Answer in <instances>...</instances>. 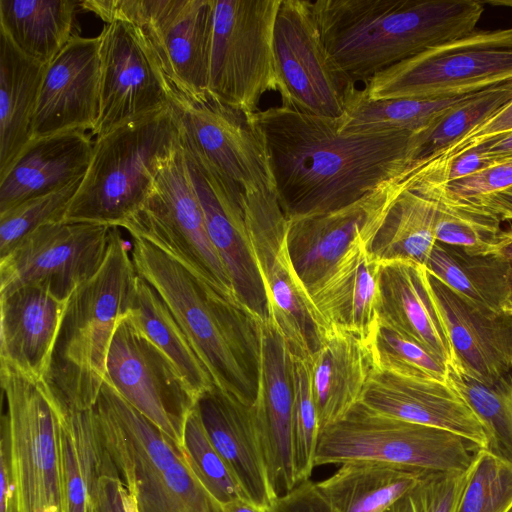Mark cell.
<instances>
[{
	"label": "cell",
	"mask_w": 512,
	"mask_h": 512,
	"mask_svg": "<svg viewBox=\"0 0 512 512\" xmlns=\"http://www.w3.org/2000/svg\"><path fill=\"white\" fill-rule=\"evenodd\" d=\"M469 469L461 472L428 473L387 512H455Z\"/></svg>",
	"instance_id": "47"
},
{
	"label": "cell",
	"mask_w": 512,
	"mask_h": 512,
	"mask_svg": "<svg viewBox=\"0 0 512 512\" xmlns=\"http://www.w3.org/2000/svg\"><path fill=\"white\" fill-rule=\"evenodd\" d=\"M6 411L1 423L10 440L20 512H63L60 427L65 411L44 380L1 365Z\"/></svg>",
	"instance_id": "8"
},
{
	"label": "cell",
	"mask_w": 512,
	"mask_h": 512,
	"mask_svg": "<svg viewBox=\"0 0 512 512\" xmlns=\"http://www.w3.org/2000/svg\"><path fill=\"white\" fill-rule=\"evenodd\" d=\"M369 347L376 370L444 382L449 379L446 361L380 322Z\"/></svg>",
	"instance_id": "43"
},
{
	"label": "cell",
	"mask_w": 512,
	"mask_h": 512,
	"mask_svg": "<svg viewBox=\"0 0 512 512\" xmlns=\"http://www.w3.org/2000/svg\"><path fill=\"white\" fill-rule=\"evenodd\" d=\"M427 474L383 462L353 461L315 485L337 512H387Z\"/></svg>",
	"instance_id": "33"
},
{
	"label": "cell",
	"mask_w": 512,
	"mask_h": 512,
	"mask_svg": "<svg viewBox=\"0 0 512 512\" xmlns=\"http://www.w3.org/2000/svg\"><path fill=\"white\" fill-rule=\"evenodd\" d=\"M512 131V100L491 117L472 129L461 140L420 168H441L458 155L480 145L487 139Z\"/></svg>",
	"instance_id": "48"
},
{
	"label": "cell",
	"mask_w": 512,
	"mask_h": 512,
	"mask_svg": "<svg viewBox=\"0 0 512 512\" xmlns=\"http://www.w3.org/2000/svg\"><path fill=\"white\" fill-rule=\"evenodd\" d=\"M122 228L159 247L238 302L208 235L182 145L162 163L143 205Z\"/></svg>",
	"instance_id": "13"
},
{
	"label": "cell",
	"mask_w": 512,
	"mask_h": 512,
	"mask_svg": "<svg viewBox=\"0 0 512 512\" xmlns=\"http://www.w3.org/2000/svg\"><path fill=\"white\" fill-rule=\"evenodd\" d=\"M245 222L266 293L269 320L296 358L310 359L329 329L298 278L287 245L288 219L273 189L243 196Z\"/></svg>",
	"instance_id": "12"
},
{
	"label": "cell",
	"mask_w": 512,
	"mask_h": 512,
	"mask_svg": "<svg viewBox=\"0 0 512 512\" xmlns=\"http://www.w3.org/2000/svg\"><path fill=\"white\" fill-rule=\"evenodd\" d=\"M408 189L404 173L340 209L288 219L287 245L295 272L312 291L357 242L372 240L388 210Z\"/></svg>",
	"instance_id": "19"
},
{
	"label": "cell",
	"mask_w": 512,
	"mask_h": 512,
	"mask_svg": "<svg viewBox=\"0 0 512 512\" xmlns=\"http://www.w3.org/2000/svg\"><path fill=\"white\" fill-rule=\"evenodd\" d=\"M435 213L432 199L404 190L368 243V252L381 263L409 261L425 266L437 243Z\"/></svg>",
	"instance_id": "38"
},
{
	"label": "cell",
	"mask_w": 512,
	"mask_h": 512,
	"mask_svg": "<svg viewBox=\"0 0 512 512\" xmlns=\"http://www.w3.org/2000/svg\"><path fill=\"white\" fill-rule=\"evenodd\" d=\"M63 512H90L100 476L118 470L105 448L94 407L65 412L60 427Z\"/></svg>",
	"instance_id": "31"
},
{
	"label": "cell",
	"mask_w": 512,
	"mask_h": 512,
	"mask_svg": "<svg viewBox=\"0 0 512 512\" xmlns=\"http://www.w3.org/2000/svg\"><path fill=\"white\" fill-rule=\"evenodd\" d=\"M508 512H512V508Z\"/></svg>",
	"instance_id": "58"
},
{
	"label": "cell",
	"mask_w": 512,
	"mask_h": 512,
	"mask_svg": "<svg viewBox=\"0 0 512 512\" xmlns=\"http://www.w3.org/2000/svg\"><path fill=\"white\" fill-rule=\"evenodd\" d=\"M492 253H497L507 263L509 281V314L512 315V225L502 229Z\"/></svg>",
	"instance_id": "55"
},
{
	"label": "cell",
	"mask_w": 512,
	"mask_h": 512,
	"mask_svg": "<svg viewBox=\"0 0 512 512\" xmlns=\"http://www.w3.org/2000/svg\"><path fill=\"white\" fill-rule=\"evenodd\" d=\"M80 7L106 24L140 27L168 79L190 90L208 89L214 0H83Z\"/></svg>",
	"instance_id": "14"
},
{
	"label": "cell",
	"mask_w": 512,
	"mask_h": 512,
	"mask_svg": "<svg viewBox=\"0 0 512 512\" xmlns=\"http://www.w3.org/2000/svg\"><path fill=\"white\" fill-rule=\"evenodd\" d=\"M294 356L275 325L260 322L258 390L252 406L269 482L276 498L297 486L292 420Z\"/></svg>",
	"instance_id": "21"
},
{
	"label": "cell",
	"mask_w": 512,
	"mask_h": 512,
	"mask_svg": "<svg viewBox=\"0 0 512 512\" xmlns=\"http://www.w3.org/2000/svg\"><path fill=\"white\" fill-rule=\"evenodd\" d=\"M427 271L472 305L491 314H509L508 266L497 253L469 255L436 243Z\"/></svg>",
	"instance_id": "35"
},
{
	"label": "cell",
	"mask_w": 512,
	"mask_h": 512,
	"mask_svg": "<svg viewBox=\"0 0 512 512\" xmlns=\"http://www.w3.org/2000/svg\"><path fill=\"white\" fill-rule=\"evenodd\" d=\"M67 301L38 286L0 295V364L33 380H44Z\"/></svg>",
	"instance_id": "25"
},
{
	"label": "cell",
	"mask_w": 512,
	"mask_h": 512,
	"mask_svg": "<svg viewBox=\"0 0 512 512\" xmlns=\"http://www.w3.org/2000/svg\"><path fill=\"white\" fill-rule=\"evenodd\" d=\"M167 94L184 150L243 196L258 189L275 190L265 147L244 113L208 90H190L168 78Z\"/></svg>",
	"instance_id": "11"
},
{
	"label": "cell",
	"mask_w": 512,
	"mask_h": 512,
	"mask_svg": "<svg viewBox=\"0 0 512 512\" xmlns=\"http://www.w3.org/2000/svg\"><path fill=\"white\" fill-rule=\"evenodd\" d=\"M102 440L139 512H225L182 446L104 381L94 406Z\"/></svg>",
	"instance_id": "5"
},
{
	"label": "cell",
	"mask_w": 512,
	"mask_h": 512,
	"mask_svg": "<svg viewBox=\"0 0 512 512\" xmlns=\"http://www.w3.org/2000/svg\"><path fill=\"white\" fill-rule=\"evenodd\" d=\"M379 322L454 366V355L433 306L424 265L381 263Z\"/></svg>",
	"instance_id": "29"
},
{
	"label": "cell",
	"mask_w": 512,
	"mask_h": 512,
	"mask_svg": "<svg viewBox=\"0 0 512 512\" xmlns=\"http://www.w3.org/2000/svg\"><path fill=\"white\" fill-rule=\"evenodd\" d=\"M511 100L512 80L481 90L445 111L413 135L412 157L406 171H414L436 158Z\"/></svg>",
	"instance_id": "40"
},
{
	"label": "cell",
	"mask_w": 512,
	"mask_h": 512,
	"mask_svg": "<svg viewBox=\"0 0 512 512\" xmlns=\"http://www.w3.org/2000/svg\"><path fill=\"white\" fill-rule=\"evenodd\" d=\"M183 152L208 235L230 277L236 299L258 321L265 322L269 320L268 302L247 231L243 195L206 163Z\"/></svg>",
	"instance_id": "20"
},
{
	"label": "cell",
	"mask_w": 512,
	"mask_h": 512,
	"mask_svg": "<svg viewBox=\"0 0 512 512\" xmlns=\"http://www.w3.org/2000/svg\"><path fill=\"white\" fill-rule=\"evenodd\" d=\"M99 37V117L91 133L96 137L168 106L166 74L142 29L114 21Z\"/></svg>",
	"instance_id": "18"
},
{
	"label": "cell",
	"mask_w": 512,
	"mask_h": 512,
	"mask_svg": "<svg viewBox=\"0 0 512 512\" xmlns=\"http://www.w3.org/2000/svg\"><path fill=\"white\" fill-rule=\"evenodd\" d=\"M320 433L308 359L294 357L292 420L293 462L297 485L309 480L315 466Z\"/></svg>",
	"instance_id": "45"
},
{
	"label": "cell",
	"mask_w": 512,
	"mask_h": 512,
	"mask_svg": "<svg viewBox=\"0 0 512 512\" xmlns=\"http://www.w3.org/2000/svg\"><path fill=\"white\" fill-rule=\"evenodd\" d=\"M75 0H0V31L28 58L48 65L75 36Z\"/></svg>",
	"instance_id": "34"
},
{
	"label": "cell",
	"mask_w": 512,
	"mask_h": 512,
	"mask_svg": "<svg viewBox=\"0 0 512 512\" xmlns=\"http://www.w3.org/2000/svg\"><path fill=\"white\" fill-rule=\"evenodd\" d=\"M137 275L164 300L217 388L247 406L258 390L260 321L149 241L131 236Z\"/></svg>",
	"instance_id": "3"
},
{
	"label": "cell",
	"mask_w": 512,
	"mask_h": 512,
	"mask_svg": "<svg viewBox=\"0 0 512 512\" xmlns=\"http://www.w3.org/2000/svg\"><path fill=\"white\" fill-rule=\"evenodd\" d=\"M453 432L375 413L361 403L319 433L315 466L375 461L428 473L470 468L477 450Z\"/></svg>",
	"instance_id": "7"
},
{
	"label": "cell",
	"mask_w": 512,
	"mask_h": 512,
	"mask_svg": "<svg viewBox=\"0 0 512 512\" xmlns=\"http://www.w3.org/2000/svg\"><path fill=\"white\" fill-rule=\"evenodd\" d=\"M491 4H501V5H509V6H512V1H508V2H504V1H501V2H495V1H492L490 2Z\"/></svg>",
	"instance_id": "57"
},
{
	"label": "cell",
	"mask_w": 512,
	"mask_h": 512,
	"mask_svg": "<svg viewBox=\"0 0 512 512\" xmlns=\"http://www.w3.org/2000/svg\"><path fill=\"white\" fill-rule=\"evenodd\" d=\"M281 0H214L208 91L248 118L281 92L273 31Z\"/></svg>",
	"instance_id": "10"
},
{
	"label": "cell",
	"mask_w": 512,
	"mask_h": 512,
	"mask_svg": "<svg viewBox=\"0 0 512 512\" xmlns=\"http://www.w3.org/2000/svg\"><path fill=\"white\" fill-rule=\"evenodd\" d=\"M511 508L512 460L478 449L455 512H508Z\"/></svg>",
	"instance_id": "42"
},
{
	"label": "cell",
	"mask_w": 512,
	"mask_h": 512,
	"mask_svg": "<svg viewBox=\"0 0 512 512\" xmlns=\"http://www.w3.org/2000/svg\"><path fill=\"white\" fill-rule=\"evenodd\" d=\"M308 361L321 431L361 401L376 367L370 347L337 328L327 330Z\"/></svg>",
	"instance_id": "30"
},
{
	"label": "cell",
	"mask_w": 512,
	"mask_h": 512,
	"mask_svg": "<svg viewBox=\"0 0 512 512\" xmlns=\"http://www.w3.org/2000/svg\"><path fill=\"white\" fill-rule=\"evenodd\" d=\"M479 92V91H477ZM477 92L446 98H391L371 100L354 83L344 89V115L338 129L346 134L394 131L418 133L448 109Z\"/></svg>",
	"instance_id": "37"
},
{
	"label": "cell",
	"mask_w": 512,
	"mask_h": 512,
	"mask_svg": "<svg viewBox=\"0 0 512 512\" xmlns=\"http://www.w3.org/2000/svg\"><path fill=\"white\" fill-rule=\"evenodd\" d=\"M449 380L482 421L487 449L512 460V372L487 386L450 368Z\"/></svg>",
	"instance_id": "41"
},
{
	"label": "cell",
	"mask_w": 512,
	"mask_h": 512,
	"mask_svg": "<svg viewBox=\"0 0 512 512\" xmlns=\"http://www.w3.org/2000/svg\"><path fill=\"white\" fill-rule=\"evenodd\" d=\"M131 242L112 227L100 269L67 301L44 382L65 412L95 406L119 320L126 314L136 277Z\"/></svg>",
	"instance_id": "4"
},
{
	"label": "cell",
	"mask_w": 512,
	"mask_h": 512,
	"mask_svg": "<svg viewBox=\"0 0 512 512\" xmlns=\"http://www.w3.org/2000/svg\"><path fill=\"white\" fill-rule=\"evenodd\" d=\"M90 512H139L119 473L100 476Z\"/></svg>",
	"instance_id": "50"
},
{
	"label": "cell",
	"mask_w": 512,
	"mask_h": 512,
	"mask_svg": "<svg viewBox=\"0 0 512 512\" xmlns=\"http://www.w3.org/2000/svg\"><path fill=\"white\" fill-rule=\"evenodd\" d=\"M491 166L512 159V131L504 135L496 136L485 140L476 146Z\"/></svg>",
	"instance_id": "54"
},
{
	"label": "cell",
	"mask_w": 512,
	"mask_h": 512,
	"mask_svg": "<svg viewBox=\"0 0 512 512\" xmlns=\"http://www.w3.org/2000/svg\"><path fill=\"white\" fill-rule=\"evenodd\" d=\"M471 200L492 211L501 221L512 220V186Z\"/></svg>",
	"instance_id": "53"
},
{
	"label": "cell",
	"mask_w": 512,
	"mask_h": 512,
	"mask_svg": "<svg viewBox=\"0 0 512 512\" xmlns=\"http://www.w3.org/2000/svg\"><path fill=\"white\" fill-rule=\"evenodd\" d=\"M0 431V512H20L12 467L9 435L6 427L2 423Z\"/></svg>",
	"instance_id": "52"
},
{
	"label": "cell",
	"mask_w": 512,
	"mask_h": 512,
	"mask_svg": "<svg viewBox=\"0 0 512 512\" xmlns=\"http://www.w3.org/2000/svg\"><path fill=\"white\" fill-rule=\"evenodd\" d=\"M180 147L168 106L96 137L62 221L122 227L143 205L162 163Z\"/></svg>",
	"instance_id": "6"
},
{
	"label": "cell",
	"mask_w": 512,
	"mask_h": 512,
	"mask_svg": "<svg viewBox=\"0 0 512 512\" xmlns=\"http://www.w3.org/2000/svg\"><path fill=\"white\" fill-rule=\"evenodd\" d=\"M312 9L346 85L472 33L484 11L475 0H317Z\"/></svg>",
	"instance_id": "2"
},
{
	"label": "cell",
	"mask_w": 512,
	"mask_h": 512,
	"mask_svg": "<svg viewBox=\"0 0 512 512\" xmlns=\"http://www.w3.org/2000/svg\"><path fill=\"white\" fill-rule=\"evenodd\" d=\"M93 144L83 130L31 139L0 176V213L84 177Z\"/></svg>",
	"instance_id": "27"
},
{
	"label": "cell",
	"mask_w": 512,
	"mask_h": 512,
	"mask_svg": "<svg viewBox=\"0 0 512 512\" xmlns=\"http://www.w3.org/2000/svg\"><path fill=\"white\" fill-rule=\"evenodd\" d=\"M105 381L156 427L182 444L185 423L197 399L172 362L127 312L111 341Z\"/></svg>",
	"instance_id": "16"
},
{
	"label": "cell",
	"mask_w": 512,
	"mask_h": 512,
	"mask_svg": "<svg viewBox=\"0 0 512 512\" xmlns=\"http://www.w3.org/2000/svg\"><path fill=\"white\" fill-rule=\"evenodd\" d=\"M82 178L63 188L27 199L0 213V257L40 226L62 221Z\"/></svg>",
	"instance_id": "46"
},
{
	"label": "cell",
	"mask_w": 512,
	"mask_h": 512,
	"mask_svg": "<svg viewBox=\"0 0 512 512\" xmlns=\"http://www.w3.org/2000/svg\"><path fill=\"white\" fill-rule=\"evenodd\" d=\"M450 195L472 199L512 186V159L489 166L477 173L445 183Z\"/></svg>",
	"instance_id": "49"
},
{
	"label": "cell",
	"mask_w": 512,
	"mask_h": 512,
	"mask_svg": "<svg viewBox=\"0 0 512 512\" xmlns=\"http://www.w3.org/2000/svg\"><path fill=\"white\" fill-rule=\"evenodd\" d=\"M46 67L25 56L0 31V176L31 139L32 119Z\"/></svg>",
	"instance_id": "32"
},
{
	"label": "cell",
	"mask_w": 512,
	"mask_h": 512,
	"mask_svg": "<svg viewBox=\"0 0 512 512\" xmlns=\"http://www.w3.org/2000/svg\"><path fill=\"white\" fill-rule=\"evenodd\" d=\"M127 313L172 362L197 400L215 387L210 373L164 300L139 275H136L133 282Z\"/></svg>",
	"instance_id": "36"
},
{
	"label": "cell",
	"mask_w": 512,
	"mask_h": 512,
	"mask_svg": "<svg viewBox=\"0 0 512 512\" xmlns=\"http://www.w3.org/2000/svg\"><path fill=\"white\" fill-rule=\"evenodd\" d=\"M381 262L367 250V242L355 243L329 275L309 292L328 326L351 333L368 346L379 323Z\"/></svg>",
	"instance_id": "28"
},
{
	"label": "cell",
	"mask_w": 512,
	"mask_h": 512,
	"mask_svg": "<svg viewBox=\"0 0 512 512\" xmlns=\"http://www.w3.org/2000/svg\"><path fill=\"white\" fill-rule=\"evenodd\" d=\"M196 409L212 445L250 502L271 509L272 491L252 406L217 388L203 393Z\"/></svg>",
	"instance_id": "26"
},
{
	"label": "cell",
	"mask_w": 512,
	"mask_h": 512,
	"mask_svg": "<svg viewBox=\"0 0 512 512\" xmlns=\"http://www.w3.org/2000/svg\"><path fill=\"white\" fill-rule=\"evenodd\" d=\"M249 119L265 147L287 219L352 204L410 166L411 132L346 134L338 120L283 105Z\"/></svg>",
	"instance_id": "1"
},
{
	"label": "cell",
	"mask_w": 512,
	"mask_h": 512,
	"mask_svg": "<svg viewBox=\"0 0 512 512\" xmlns=\"http://www.w3.org/2000/svg\"><path fill=\"white\" fill-rule=\"evenodd\" d=\"M512 80V27L472 32L401 61L365 81L371 100L446 98Z\"/></svg>",
	"instance_id": "9"
},
{
	"label": "cell",
	"mask_w": 512,
	"mask_h": 512,
	"mask_svg": "<svg viewBox=\"0 0 512 512\" xmlns=\"http://www.w3.org/2000/svg\"><path fill=\"white\" fill-rule=\"evenodd\" d=\"M222 507L225 512H271V509L258 507L245 499L236 500Z\"/></svg>",
	"instance_id": "56"
},
{
	"label": "cell",
	"mask_w": 512,
	"mask_h": 512,
	"mask_svg": "<svg viewBox=\"0 0 512 512\" xmlns=\"http://www.w3.org/2000/svg\"><path fill=\"white\" fill-rule=\"evenodd\" d=\"M111 229L67 221L40 226L0 257V295L38 286L67 301L102 266Z\"/></svg>",
	"instance_id": "15"
},
{
	"label": "cell",
	"mask_w": 512,
	"mask_h": 512,
	"mask_svg": "<svg viewBox=\"0 0 512 512\" xmlns=\"http://www.w3.org/2000/svg\"><path fill=\"white\" fill-rule=\"evenodd\" d=\"M408 189L435 202V238L469 255L491 254L502 231L500 218L471 199L449 194L445 183L410 181Z\"/></svg>",
	"instance_id": "39"
},
{
	"label": "cell",
	"mask_w": 512,
	"mask_h": 512,
	"mask_svg": "<svg viewBox=\"0 0 512 512\" xmlns=\"http://www.w3.org/2000/svg\"><path fill=\"white\" fill-rule=\"evenodd\" d=\"M100 68L99 35L73 36L46 67L31 139L70 130L92 133L99 117Z\"/></svg>",
	"instance_id": "22"
},
{
	"label": "cell",
	"mask_w": 512,
	"mask_h": 512,
	"mask_svg": "<svg viewBox=\"0 0 512 512\" xmlns=\"http://www.w3.org/2000/svg\"><path fill=\"white\" fill-rule=\"evenodd\" d=\"M273 49L282 105L339 120L346 84L331 65L312 1L281 0L274 23Z\"/></svg>",
	"instance_id": "17"
},
{
	"label": "cell",
	"mask_w": 512,
	"mask_h": 512,
	"mask_svg": "<svg viewBox=\"0 0 512 512\" xmlns=\"http://www.w3.org/2000/svg\"><path fill=\"white\" fill-rule=\"evenodd\" d=\"M182 446L201 482L222 506L240 499L249 501L208 438L196 406L187 417Z\"/></svg>",
	"instance_id": "44"
},
{
	"label": "cell",
	"mask_w": 512,
	"mask_h": 512,
	"mask_svg": "<svg viewBox=\"0 0 512 512\" xmlns=\"http://www.w3.org/2000/svg\"><path fill=\"white\" fill-rule=\"evenodd\" d=\"M427 285L454 355L451 369L487 386L509 375L512 372V315L491 314L479 309L428 271Z\"/></svg>",
	"instance_id": "23"
},
{
	"label": "cell",
	"mask_w": 512,
	"mask_h": 512,
	"mask_svg": "<svg viewBox=\"0 0 512 512\" xmlns=\"http://www.w3.org/2000/svg\"><path fill=\"white\" fill-rule=\"evenodd\" d=\"M271 512H337L319 493L315 482L304 481L279 497Z\"/></svg>",
	"instance_id": "51"
},
{
	"label": "cell",
	"mask_w": 512,
	"mask_h": 512,
	"mask_svg": "<svg viewBox=\"0 0 512 512\" xmlns=\"http://www.w3.org/2000/svg\"><path fill=\"white\" fill-rule=\"evenodd\" d=\"M359 403L375 413L444 429L480 448L488 447L482 421L449 379L444 382L375 370Z\"/></svg>",
	"instance_id": "24"
}]
</instances>
